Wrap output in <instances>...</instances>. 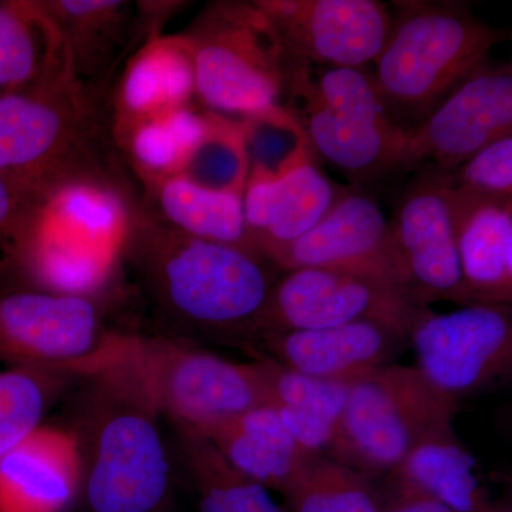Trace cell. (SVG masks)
I'll list each match as a JSON object with an SVG mask.
<instances>
[{"mask_svg": "<svg viewBox=\"0 0 512 512\" xmlns=\"http://www.w3.org/2000/svg\"><path fill=\"white\" fill-rule=\"evenodd\" d=\"M511 136V64L488 63L410 131L399 173L424 167L448 173L484 147Z\"/></svg>", "mask_w": 512, "mask_h": 512, "instance_id": "cell-13", "label": "cell"}, {"mask_svg": "<svg viewBox=\"0 0 512 512\" xmlns=\"http://www.w3.org/2000/svg\"><path fill=\"white\" fill-rule=\"evenodd\" d=\"M119 261L168 322L248 343L282 274L254 249L190 237L137 205L127 208Z\"/></svg>", "mask_w": 512, "mask_h": 512, "instance_id": "cell-1", "label": "cell"}, {"mask_svg": "<svg viewBox=\"0 0 512 512\" xmlns=\"http://www.w3.org/2000/svg\"><path fill=\"white\" fill-rule=\"evenodd\" d=\"M180 40L194 94L211 111L244 119L284 103V50L255 2L210 5Z\"/></svg>", "mask_w": 512, "mask_h": 512, "instance_id": "cell-6", "label": "cell"}, {"mask_svg": "<svg viewBox=\"0 0 512 512\" xmlns=\"http://www.w3.org/2000/svg\"><path fill=\"white\" fill-rule=\"evenodd\" d=\"M427 308L376 265L296 269L275 282L251 343L265 333L325 329L359 320L386 323L407 338L413 320Z\"/></svg>", "mask_w": 512, "mask_h": 512, "instance_id": "cell-9", "label": "cell"}, {"mask_svg": "<svg viewBox=\"0 0 512 512\" xmlns=\"http://www.w3.org/2000/svg\"><path fill=\"white\" fill-rule=\"evenodd\" d=\"M194 93L190 57L180 39L156 43L131 66L123 87V113L134 127L184 109Z\"/></svg>", "mask_w": 512, "mask_h": 512, "instance_id": "cell-27", "label": "cell"}, {"mask_svg": "<svg viewBox=\"0 0 512 512\" xmlns=\"http://www.w3.org/2000/svg\"><path fill=\"white\" fill-rule=\"evenodd\" d=\"M80 484L72 431L40 426L0 457V512H64Z\"/></svg>", "mask_w": 512, "mask_h": 512, "instance_id": "cell-17", "label": "cell"}, {"mask_svg": "<svg viewBox=\"0 0 512 512\" xmlns=\"http://www.w3.org/2000/svg\"><path fill=\"white\" fill-rule=\"evenodd\" d=\"M383 512H456L412 485L384 477Z\"/></svg>", "mask_w": 512, "mask_h": 512, "instance_id": "cell-34", "label": "cell"}, {"mask_svg": "<svg viewBox=\"0 0 512 512\" xmlns=\"http://www.w3.org/2000/svg\"><path fill=\"white\" fill-rule=\"evenodd\" d=\"M198 433L242 474L279 494L311 454L298 446L271 406L254 407Z\"/></svg>", "mask_w": 512, "mask_h": 512, "instance_id": "cell-20", "label": "cell"}, {"mask_svg": "<svg viewBox=\"0 0 512 512\" xmlns=\"http://www.w3.org/2000/svg\"><path fill=\"white\" fill-rule=\"evenodd\" d=\"M460 404L416 366H384L350 383L348 402L323 456L370 477L387 476L429 431L453 423Z\"/></svg>", "mask_w": 512, "mask_h": 512, "instance_id": "cell-7", "label": "cell"}, {"mask_svg": "<svg viewBox=\"0 0 512 512\" xmlns=\"http://www.w3.org/2000/svg\"><path fill=\"white\" fill-rule=\"evenodd\" d=\"M238 124L247 158V183L276 180L313 158L301 124L284 106L244 117Z\"/></svg>", "mask_w": 512, "mask_h": 512, "instance_id": "cell-30", "label": "cell"}, {"mask_svg": "<svg viewBox=\"0 0 512 512\" xmlns=\"http://www.w3.org/2000/svg\"><path fill=\"white\" fill-rule=\"evenodd\" d=\"M161 416L204 431L212 424L268 406L261 363H235L184 340L117 336Z\"/></svg>", "mask_w": 512, "mask_h": 512, "instance_id": "cell-8", "label": "cell"}, {"mask_svg": "<svg viewBox=\"0 0 512 512\" xmlns=\"http://www.w3.org/2000/svg\"><path fill=\"white\" fill-rule=\"evenodd\" d=\"M281 495L285 512H383L375 477L323 454L303 457Z\"/></svg>", "mask_w": 512, "mask_h": 512, "instance_id": "cell-26", "label": "cell"}, {"mask_svg": "<svg viewBox=\"0 0 512 512\" xmlns=\"http://www.w3.org/2000/svg\"><path fill=\"white\" fill-rule=\"evenodd\" d=\"M345 191L313 158L276 180L248 181L242 204L249 244L262 255L295 241L315 227Z\"/></svg>", "mask_w": 512, "mask_h": 512, "instance_id": "cell-18", "label": "cell"}, {"mask_svg": "<svg viewBox=\"0 0 512 512\" xmlns=\"http://www.w3.org/2000/svg\"><path fill=\"white\" fill-rule=\"evenodd\" d=\"M406 345L409 340L399 330L375 320L265 333L251 343L254 353L291 372L343 383L356 382L392 365Z\"/></svg>", "mask_w": 512, "mask_h": 512, "instance_id": "cell-15", "label": "cell"}, {"mask_svg": "<svg viewBox=\"0 0 512 512\" xmlns=\"http://www.w3.org/2000/svg\"><path fill=\"white\" fill-rule=\"evenodd\" d=\"M456 229L464 305H511L512 204L477 208Z\"/></svg>", "mask_w": 512, "mask_h": 512, "instance_id": "cell-22", "label": "cell"}, {"mask_svg": "<svg viewBox=\"0 0 512 512\" xmlns=\"http://www.w3.org/2000/svg\"><path fill=\"white\" fill-rule=\"evenodd\" d=\"M72 434L90 512H180L156 403L117 336L87 367Z\"/></svg>", "mask_w": 512, "mask_h": 512, "instance_id": "cell-3", "label": "cell"}, {"mask_svg": "<svg viewBox=\"0 0 512 512\" xmlns=\"http://www.w3.org/2000/svg\"><path fill=\"white\" fill-rule=\"evenodd\" d=\"M47 210L23 197L0 175V275L15 269Z\"/></svg>", "mask_w": 512, "mask_h": 512, "instance_id": "cell-33", "label": "cell"}, {"mask_svg": "<svg viewBox=\"0 0 512 512\" xmlns=\"http://www.w3.org/2000/svg\"><path fill=\"white\" fill-rule=\"evenodd\" d=\"M404 188L387 235L394 282L423 306L463 303L457 229L446 171L424 167Z\"/></svg>", "mask_w": 512, "mask_h": 512, "instance_id": "cell-10", "label": "cell"}, {"mask_svg": "<svg viewBox=\"0 0 512 512\" xmlns=\"http://www.w3.org/2000/svg\"><path fill=\"white\" fill-rule=\"evenodd\" d=\"M282 106L301 124L312 153L355 183L399 173L409 134L387 113L369 70L285 57Z\"/></svg>", "mask_w": 512, "mask_h": 512, "instance_id": "cell-5", "label": "cell"}, {"mask_svg": "<svg viewBox=\"0 0 512 512\" xmlns=\"http://www.w3.org/2000/svg\"><path fill=\"white\" fill-rule=\"evenodd\" d=\"M174 456L200 512H285L268 488L237 470L204 434L174 424Z\"/></svg>", "mask_w": 512, "mask_h": 512, "instance_id": "cell-24", "label": "cell"}, {"mask_svg": "<svg viewBox=\"0 0 512 512\" xmlns=\"http://www.w3.org/2000/svg\"><path fill=\"white\" fill-rule=\"evenodd\" d=\"M110 335L93 298L0 284V363L73 366L99 355Z\"/></svg>", "mask_w": 512, "mask_h": 512, "instance_id": "cell-12", "label": "cell"}, {"mask_svg": "<svg viewBox=\"0 0 512 512\" xmlns=\"http://www.w3.org/2000/svg\"><path fill=\"white\" fill-rule=\"evenodd\" d=\"M269 404L306 453L323 454L335 436L348 402L350 383L330 382L291 372L261 353Z\"/></svg>", "mask_w": 512, "mask_h": 512, "instance_id": "cell-23", "label": "cell"}, {"mask_svg": "<svg viewBox=\"0 0 512 512\" xmlns=\"http://www.w3.org/2000/svg\"><path fill=\"white\" fill-rule=\"evenodd\" d=\"M84 512H90V511H87V510H86V511H84Z\"/></svg>", "mask_w": 512, "mask_h": 512, "instance_id": "cell-36", "label": "cell"}, {"mask_svg": "<svg viewBox=\"0 0 512 512\" xmlns=\"http://www.w3.org/2000/svg\"><path fill=\"white\" fill-rule=\"evenodd\" d=\"M286 59L366 69L389 36L390 6L377 0H261Z\"/></svg>", "mask_w": 512, "mask_h": 512, "instance_id": "cell-14", "label": "cell"}, {"mask_svg": "<svg viewBox=\"0 0 512 512\" xmlns=\"http://www.w3.org/2000/svg\"><path fill=\"white\" fill-rule=\"evenodd\" d=\"M483 512H512V508L507 501H498V503H488Z\"/></svg>", "mask_w": 512, "mask_h": 512, "instance_id": "cell-35", "label": "cell"}, {"mask_svg": "<svg viewBox=\"0 0 512 512\" xmlns=\"http://www.w3.org/2000/svg\"><path fill=\"white\" fill-rule=\"evenodd\" d=\"M387 235L389 221L379 204L365 192L346 190L315 227L262 256L282 274L320 266L376 265L394 282L387 262Z\"/></svg>", "mask_w": 512, "mask_h": 512, "instance_id": "cell-16", "label": "cell"}, {"mask_svg": "<svg viewBox=\"0 0 512 512\" xmlns=\"http://www.w3.org/2000/svg\"><path fill=\"white\" fill-rule=\"evenodd\" d=\"M45 3L66 39L74 76L94 87V77L109 64V57L116 47L119 50L124 33L130 29V5L109 0Z\"/></svg>", "mask_w": 512, "mask_h": 512, "instance_id": "cell-28", "label": "cell"}, {"mask_svg": "<svg viewBox=\"0 0 512 512\" xmlns=\"http://www.w3.org/2000/svg\"><path fill=\"white\" fill-rule=\"evenodd\" d=\"M69 74V47L46 3L0 2V94L32 92Z\"/></svg>", "mask_w": 512, "mask_h": 512, "instance_id": "cell-19", "label": "cell"}, {"mask_svg": "<svg viewBox=\"0 0 512 512\" xmlns=\"http://www.w3.org/2000/svg\"><path fill=\"white\" fill-rule=\"evenodd\" d=\"M83 370L73 366L12 365L0 369V457L42 426L43 417Z\"/></svg>", "mask_w": 512, "mask_h": 512, "instance_id": "cell-29", "label": "cell"}, {"mask_svg": "<svg viewBox=\"0 0 512 512\" xmlns=\"http://www.w3.org/2000/svg\"><path fill=\"white\" fill-rule=\"evenodd\" d=\"M407 340L421 375L460 402L510 375L511 305L476 303L443 315L424 309L410 325Z\"/></svg>", "mask_w": 512, "mask_h": 512, "instance_id": "cell-11", "label": "cell"}, {"mask_svg": "<svg viewBox=\"0 0 512 512\" xmlns=\"http://www.w3.org/2000/svg\"><path fill=\"white\" fill-rule=\"evenodd\" d=\"M177 174L207 190L244 194L248 168L239 124L207 116L201 137Z\"/></svg>", "mask_w": 512, "mask_h": 512, "instance_id": "cell-31", "label": "cell"}, {"mask_svg": "<svg viewBox=\"0 0 512 512\" xmlns=\"http://www.w3.org/2000/svg\"><path fill=\"white\" fill-rule=\"evenodd\" d=\"M390 15L372 76L387 113L410 134L488 64L508 30L488 25L460 0H402L392 3Z\"/></svg>", "mask_w": 512, "mask_h": 512, "instance_id": "cell-4", "label": "cell"}, {"mask_svg": "<svg viewBox=\"0 0 512 512\" xmlns=\"http://www.w3.org/2000/svg\"><path fill=\"white\" fill-rule=\"evenodd\" d=\"M476 468V457L457 436L453 423H447L424 434L384 477L412 485L453 511L483 512L490 501Z\"/></svg>", "mask_w": 512, "mask_h": 512, "instance_id": "cell-21", "label": "cell"}, {"mask_svg": "<svg viewBox=\"0 0 512 512\" xmlns=\"http://www.w3.org/2000/svg\"><path fill=\"white\" fill-rule=\"evenodd\" d=\"M94 87L74 74L25 93L0 94V175L49 208L92 190L136 205V185Z\"/></svg>", "mask_w": 512, "mask_h": 512, "instance_id": "cell-2", "label": "cell"}, {"mask_svg": "<svg viewBox=\"0 0 512 512\" xmlns=\"http://www.w3.org/2000/svg\"><path fill=\"white\" fill-rule=\"evenodd\" d=\"M446 174L456 222L484 205L512 204V136L484 147Z\"/></svg>", "mask_w": 512, "mask_h": 512, "instance_id": "cell-32", "label": "cell"}, {"mask_svg": "<svg viewBox=\"0 0 512 512\" xmlns=\"http://www.w3.org/2000/svg\"><path fill=\"white\" fill-rule=\"evenodd\" d=\"M157 218L171 228L204 239L252 249L245 224L242 194L198 187L183 175H160L148 181Z\"/></svg>", "mask_w": 512, "mask_h": 512, "instance_id": "cell-25", "label": "cell"}]
</instances>
